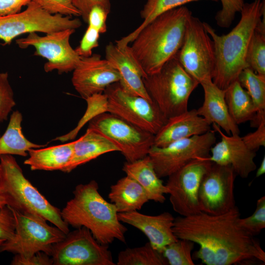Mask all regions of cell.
Returning a JSON list of instances; mask_svg holds the SVG:
<instances>
[{
  "label": "cell",
  "instance_id": "7402d4cb",
  "mask_svg": "<svg viewBox=\"0 0 265 265\" xmlns=\"http://www.w3.org/2000/svg\"><path fill=\"white\" fill-rule=\"evenodd\" d=\"M204 94L203 104L197 110L210 125L214 123L228 135L240 134V130L228 111L225 98V90L216 86L212 80L200 83Z\"/></svg>",
  "mask_w": 265,
  "mask_h": 265
},
{
  "label": "cell",
  "instance_id": "484cf974",
  "mask_svg": "<svg viewBox=\"0 0 265 265\" xmlns=\"http://www.w3.org/2000/svg\"><path fill=\"white\" fill-rule=\"evenodd\" d=\"M108 198L118 213L139 210L149 201L143 187L127 175L110 186Z\"/></svg>",
  "mask_w": 265,
  "mask_h": 265
},
{
  "label": "cell",
  "instance_id": "ba28073f",
  "mask_svg": "<svg viewBox=\"0 0 265 265\" xmlns=\"http://www.w3.org/2000/svg\"><path fill=\"white\" fill-rule=\"evenodd\" d=\"M88 122V128L111 142L128 162L147 156L154 145L153 134L108 112L96 115Z\"/></svg>",
  "mask_w": 265,
  "mask_h": 265
},
{
  "label": "cell",
  "instance_id": "d590c367",
  "mask_svg": "<svg viewBox=\"0 0 265 265\" xmlns=\"http://www.w3.org/2000/svg\"><path fill=\"white\" fill-rule=\"evenodd\" d=\"M14 93L7 72H0V123L7 119L15 106Z\"/></svg>",
  "mask_w": 265,
  "mask_h": 265
},
{
  "label": "cell",
  "instance_id": "8992f818",
  "mask_svg": "<svg viewBox=\"0 0 265 265\" xmlns=\"http://www.w3.org/2000/svg\"><path fill=\"white\" fill-rule=\"evenodd\" d=\"M146 91L167 119L188 110L190 96L199 84L183 68L176 54L157 72L143 78Z\"/></svg>",
  "mask_w": 265,
  "mask_h": 265
},
{
  "label": "cell",
  "instance_id": "83f0119b",
  "mask_svg": "<svg viewBox=\"0 0 265 265\" xmlns=\"http://www.w3.org/2000/svg\"><path fill=\"white\" fill-rule=\"evenodd\" d=\"M225 98L230 116L237 125L251 122L256 115L253 103L238 80L225 90Z\"/></svg>",
  "mask_w": 265,
  "mask_h": 265
},
{
  "label": "cell",
  "instance_id": "44dd1931",
  "mask_svg": "<svg viewBox=\"0 0 265 265\" xmlns=\"http://www.w3.org/2000/svg\"><path fill=\"white\" fill-rule=\"evenodd\" d=\"M211 125L195 109L169 118L154 135V146L164 147L174 142L200 135L211 130Z\"/></svg>",
  "mask_w": 265,
  "mask_h": 265
},
{
  "label": "cell",
  "instance_id": "8d00e7d4",
  "mask_svg": "<svg viewBox=\"0 0 265 265\" xmlns=\"http://www.w3.org/2000/svg\"><path fill=\"white\" fill-rule=\"evenodd\" d=\"M222 8L216 14L215 20L217 25L227 28L232 24L236 15L240 12L244 0H220Z\"/></svg>",
  "mask_w": 265,
  "mask_h": 265
},
{
  "label": "cell",
  "instance_id": "9c48e42d",
  "mask_svg": "<svg viewBox=\"0 0 265 265\" xmlns=\"http://www.w3.org/2000/svg\"><path fill=\"white\" fill-rule=\"evenodd\" d=\"M81 26L79 19L50 14L31 0L23 11L0 16V40L7 44L22 34H47L66 29H76Z\"/></svg>",
  "mask_w": 265,
  "mask_h": 265
},
{
  "label": "cell",
  "instance_id": "60d3db41",
  "mask_svg": "<svg viewBox=\"0 0 265 265\" xmlns=\"http://www.w3.org/2000/svg\"><path fill=\"white\" fill-rule=\"evenodd\" d=\"M110 11L100 5H95L90 10L87 20L89 26H92L100 32L101 34L106 31V20Z\"/></svg>",
  "mask_w": 265,
  "mask_h": 265
},
{
  "label": "cell",
  "instance_id": "5bb4252c",
  "mask_svg": "<svg viewBox=\"0 0 265 265\" xmlns=\"http://www.w3.org/2000/svg\"><path fill=\"white\" fill-rule=\"evenodd\" d=\"M74 29H66L40 36L37 32L28 33L25 38L16 40L21 49L34 48V55L47 60L44 66L46 72L57 71L60 74L73 71L79 64L80 56L70 43Z\"/></svg>",
  "mask_w": 265,
  "mask_h": 265
},
{
  "label": "cell",
  "instance_id": "4dcf8cb0",
  "mask_svg": "<svg viewBox=\"0 0 265 265\" xmlns=\"http://www.w3.org/2000/svg\"><path fill=\"white\" fill-rule=\"evenodd\" d=\"M117 265H167L161 252L154 249L150 242L143 246L128 248L119 252Z\"/></svg>",
  "mask_w": 265,
  "mask_h": 265
},
{
  "label": "cell",
  "instance_id": "52a82bcc",
  "mask_svg": "<svg viewBox=\"0 0 265 265\" xmlns=\"http://www.w3.org/2000/svg\"><path fill=\"white\" fill-rule=\"evenodd\" d=\"M10 209L15 218V233L0 245V252L26 258L43 252L51 256L53 246L63 239L66 234L57 227L49 225L39 215Z\"/></svg>",
  "mask_w": 265,
  "mask_h": 265
},
{
  "label": "cell",
  "instance_id": "f35d334b",
  "mask_svg": "<svg viewBox=\"0 0 265 265\" xmlns=\"http://www.w3.org/2000/svg\"><path fill=\"white\" fill-rule=\"evenodd\" d=\"M100 32L97 28L88 26L79 45L75 49L81 57L89 56L92 54V50L99 46Z\"/></svg>",
  "mask_w": 265,
  "mask_h": 265
},
{
  "label": "cell",
  "instance_id": "6da1fadb",
  "mask_svg": "<svg viewBox=\"0 0 265 265\" xmlns=\"http://www.w3.org/2000/svg\"><path fill=\"white\" fill-rule=\"evenodd\" d=\"M240 217L236 206L220 214L201 212L175 218L173 230L178 239L199 245L194 258L204 264L232 265L252 259L265 263V252L253 236L239 226Z\"/></svg>",
  "mask_w": 265,
  "mask_h": 265
},
{
  "label": "cell",
  "instance_id": "d6986e66",
  "mask_svg": "<svg viewBox=\"0 0 265 265\" xmlns=\"http://www.w3.org/2000/svg\"><path fill=\"white\" fill-rule=\"evenodd\" d=\"M105 59L118 73L119 83L126 92L152 101L143 82L147 75L134 56L130 46H117L112 42L106 45Z\"/></svg>",
  "mask_w": 265,
  "mask_h": 265
},
{
  "label": "cell",
  "instance_id": "ac0fdd59",
  "mask_svg": "<svg viewBox=\"0 0 265 265\" xmlns=\"http://www.w3.org/2000/svg\"><path fill=\"white\" fill-rule=\"evenodd\" d=\"M214 131L220 135L221 140L211 148V155L208 159L213 163L229 165L237 175L246 178L255 171L256 152L249 149L238 134L226 135L216 124H212Z\"/></svg>",
  "mask_w": 265,
  "mask_h": 265
},
{
  "label": "cell",
  "instance_id": "30bf717a",
  "mask_svg": "<svg viewBox=\"0 0 265 265\" xmlns=\"http://www.w3.org/2000/svg\"><path fill=\"white\" fill-rule=\"evenodd\" d=\"M177 57L185 70L199 84L212 80L215 56L212 40L202 22L191 15Z\"/></svg>",
  "mask_w": 265,
  "mask_h": 265
},
{
  "label": "cell",
  "instance_id": "e575fe53",
  "mask_svg": "<svg viewBox=\"0 0 265 265\" xmlns=\"http://www.w3.org/2000/svg\"><path fill=\"white\" fill-rule=\"evenodd\" d=\"M239 226L252 236L258 234L265 228V196H262L257 201L254 212L246 218L240 217Z\"/></svg>",
  "mask_w": 265,
  "mask_h": 265
},
{
  "label": "cell",
  "instance_id": "f6af8a7d",
  "mask_svg": "<svg viewBox=\"0 0 265 265\" xmlns=\"http://www.w3.org/2000/svg\"><path fill=\"white\" fill-rule=\"evenodd\" d=\"M32 0H0V16H5L20 12Z\"/></svg>",
  "mask_w": 265,
  "mask_h": 265
},
{
  "label": "cell",
  "instance_id": "603a6c76",
  "mask_svg": "<svg viewBox=\"0 0 265 265\" xmlns=\"http://www.w3.org/2000/svg\"><path fill=\"white\" fill-rule=\"evenodd\" d=\"M122 170L144 189L150 200L163 203L169 190L157 175L148 155L132 162L126 161Z\"/></svg>",
  "mask_w": 265,
  "mask_h": 265
},
{
  "label": "cell",
  "instance_id": "7a4b0ae2",
  "mask_svg": "<svg viewBox=\"0 0 265 265\" xmlns=\"http://www.w3.org/2000/svg\"><path fill=\"white\" fill-rule=\"evenodd\" d=\"M191 12L183 5L157 16L135 35L130 46L146 75L159 71L180 50Z\"/></svg>",
  "mask_w": 265,
  "mask_h": 265
},
{
  "label": "cell",
  "instance_id": "5b68a950",
  "mask_svg": "<svg viewBox=\"0 0 265 265\" xmlns=\"http://www.w3.org/2000/svg\"><path fill=\"white\" fill-rule=\"evenodd\" d=\"M0 190L10 208L39 215L66 234L70 232L61 210L50 203L26 178L12 155L0 156Z\"/></svg>",
  "mask_w": 265,
  "mask_h": 265
},
{
  "label": "cell",
  "instance_id": "277c9868",
  "mask_svg": "<svg viewBox=\"0 0 265 265\" xmlns=\"http://www.w3.org/2000/svg\"><path fill=\"white\" fill-rule=\"evenodd\" d=\"M73 193V197L61 210V217L69 226L87 228L103 245H108L115 239L126 243L127 229L119 220L114 204L100 194L96 181L79 184Z\"/></svg>",
  "mask_w": 265,
  "mask_h": 265
},
{
  "label": "cell",
  "instance_id": "2e32d148",
  "mask_svg": "<svg viewBox=\"0 0 265 265\" xmlns=\"http://www.w3.org/2000/svg\"><path fill=\"white\" fill-rule=\"evenodd\" d=\"M236 176L231 166L212 163L203 177L199 188L201 212L217 215L236 206L234 189Z\"/></svg>",
  "mask_w": 265,
  "mask_h": 265
},
{
  "label": "cell",
  "instance_id": "ffe728a7",
  "mask_svg": "<svg viewBox=\"0 0 265 265\" xmlns=\"http://www.w3.org/2000/svg\"><path fill=\"white\" fill-rule=\"evenodd\" d=\"M118 217L122 223L141 231L152 246L160 252H162L166 246L178 239L173 230L175 218L168 212L149 215L135 211L118 213Z\"/></svg>",
  "mask_w": 265,
  "mask_h": 265
},
{
  "label": "cell",
  "instance_id": "4316f807",
  "mask_svg": "<svg viewBox=\"0 0 265 265\" xmlns=\"http://www.w3.org/2000/svg\"><path fill=\"white\" fill-rule=\"evenodd\" d=\"M22 114L19 110H15L11 114L6 130L3 135L0 136V156L10 155L26 157L29 150L46 146L32 143L24 136L22 132Z\"/></svg>",
  "mask_w": 265,
  "mask_h": 265
},
{
  "label": "cell",
  "instance_id": "7bdbcfd3",
  "mask_svg": "<svg viewBox=\"0 0 265 265\" xmlns=\"http://www.w3.org/2000/svg\"><path fill=\"white\" fill-rule=\"evenodd\" d=\"M11 265H52L51 256L43 252H38L28 257H23L17 254L13 258Z\"/></svg>",
  "mask_w": 265,
  "mask_h": 265
},
{
  "label": "cell",
  "instance_id": "8fae6325",
  "mask_svg": "<svg viewBox=\"0 0 265 265\" xmlns=\"http://www.w3.org/2000/svg\"><path fill=\"white\" fill-rule=\"evenodd\" d=\"M104 93L107 112L154 135L167 120L153 101L126 92L118 82L109 85Z\"/></svg>",
  "mask_w": 265,
  "mask_h": 265
},
{
  "label": "cell",
  "instance_id": "f546056e",
  "mask_svg": "<svg viewBox=\"0 0 265 265\" xmlns=\"http://www.w3.org/2000/svg\"><path fill=\"white\" fill-rule=\"evenodd\" d=\"M203 0H147L140 11L143 22L133 31L115 41L119 47H124L131 44L137 33L144 26L161 14L185 4ZM217 1L218 0H208Z\"/></svg>",
  "mask_w": 265,
  "mask_h": 265
},
{
  "label": "cell",
  "instance_id": "d6a6232c",
  "mask_svg": "<svg viewBox=\"0 0 265 265\" xmlns=\"http://www.w3.org/2000/svg\"><path fill=\"white\" fill-rule=\"evenodd\" d=\"M85 100L87 104V109L77 127L66 134L57 137L54 140L63 142L74 139L80 130L87 122L96 115L107 111V99L104 93L93 95Z\"/></svg>",
  "mask_w": 265,
  "mask_h": 265
},
{
  "label": "cell",
  "instance_id": "9a60e30c",
  "mask_svg": "<svg viewBox=\"0 0 265 265\" xmlns=\"http://www.w3.org/2000/svg\"><path fill=\"white\" fill-rule=\"evenodd\" d=\"M207 158L191 160L169 176L166 186L173 210L182 216L201 212L198 191L201 180L212 164Z\"/></svg>",
  "mask_w": 265,
  "mask_h": 265
},
{
  "label": "cell",
  "instance_id": "1f68e13d",
  "mask_svg": "<svg viewBox=\"0 0 265 265\" xmlns=\"http://www.w3.org/2000/svg\"><path fill=\"white\" fill-rule=\"evenodd\" d=\"M246 62L248 67L265 77V16L259 22L251 37Z\"/></svg>",
  "mask_w": 265,
  "mask_h": 265
},
{
  "label": "cell",
  "instance_id": "836d02e7",
  "mask_svg": "<svg viewBox=\"0 0 265 265\" xmlns=\"http://www.w3.org/2000/svg\"><path fill=\"white\" fill-rule=\"evenodd\" d=\"M194 243L186 239H178L164 248L162 253L170 265H194L192 255Z\"/></svg>",
  "mask_w": 265,
  "mask_h": 265
},
{
  "label": "cell",
  "instance_id": "b9f144b4",
  "mask_svg": "<svg viewBox=\"0 0 265 265\" xmlns=\"http://www.w3.org/2000/svg\"><path fill=\"white\" fill-rule=\"evenodd\" d=\"M246 146L251 150L256 152L261 147L265 146V118L263 119L257 129L241 137Z\"/></svg>",
  "mask_w": 265,
  "mask_h": 265
},
{
  "label": "cell",
  "instance_id": "3957f363",
  "mask_svg": "<svg viewBox=\"0 0 265 265\" xmlns=\"http://www.w3.org/2000/svg\"><path fill=\"white\" fill-rule=\"evenodd\" d=\"M238 24L226 34L219 35L209 24L203 22L214 47L215 62L212 81L225 90L238 80L240 72L248 66L246 56L255 29L265 14V0L244 3Z\"/></svg>",
  "mask_w": 265,
  "mask_h": 265
},
{
  "label": "cell",
  "instance_id": "4fadbf2b",
  "mask_svg": "<svg viewBox=\"0 0 265 265\" xmlns=\"http://www.w3.org/2000/svg\"><path fill=\"white\" fill-rule=\"evenodd\" d=\"M54 265H115L108 245L100 243L87 228L69 232L53 246Z\"/></svg>",
  "mask_w": 265,
  "mask_h": 265
},
{
  "label": "cell",
  "instance_id": "7c38bea8",
  "mask_svg": "<svg viewBox=\"0 0 265 265\" xmlns=\"http://www.w3.org/2000/svg\"><path fill=\"white\" fill-rule=\"evenodd\" d=\"M215 132L211 130L164 147L153 145L148 155L158 177H168L193 159L209 157L211 147L216 143Z\"/></svg>",
  "mask_w": 265,
  "mask_h": 265
},
{
  "label": "cell",
  "instance_id": "e0dca14e",
  "mask_svg": "<svg viewBox=\"0 0 265 265\" xmlns=\"http://www.w3.org/2000/svg\"><path fill=\"white\" fill-rule=\"evenodd\" d=\"M118 72L99 54L81 57L73 71L72 84L80 96L86 99L97 94L103 93L110 84L119 82Z\"/></svg>",
  "mask_w": 265,
  "mask_h": 265
},
{
  "label": "cell",
  "instance_id": "bcb514c9",
  "mask_svg": "<svg viewBox=\"0 0 265 265\" xmlns=\"http://www.w3.org/2000/svg\"><path fill=\"white\" fill-rule=\"evenodd\" d=\"M265 173V157L264 156L259 167L257 169L256 177L258 178L264 174Z\"/></svg>",
  "mask_w": 265,
  "mask_h": 265
},
{
  "label": "cell",
  "instance_id": "74e56055",
  "mask_svg": "<svg viewBox=\"0 0 265 265\" xmlns=\"http://www.w3.org/2000/svg\"><path fill=\"white\" fill-rule=\"evenodd\" d=\"M52 14L80 16V13L71 0H32Z\"/></svg>",
  "mask_w": 265,
  "mask_h": 265
},
{
  "label": "cell",
  "instance_id": "f1b7e54d",
  "mask_svg": "<svg viewBox=\"0 0 265 265\" xmlns=\"http://www.w3.org/2000/svg\"><path fill=\"white\" fill-rule=\"evenodd\" d=\"M238 81L250 96L256 110L251 127L257 128L265 118V77L247 67L239 74Z\"/></svg>",
  "mask_w": 265,
  "mask_h": 265
},
{
  "label": "cell",
  "instance_id": "ee69618b",
  "mask_svg": "<svg viewBox=\"0 0 265 265\" xmlns=\"http://www.w3.org/2000/svg\"><path fill=\"white\" fill-rule=\"evenodd\" d=\"M74 6L79 10L83 21L87 23L89 13L95 5H100L110 11V0H71Z\"/></svg>",
  "mask_w": 265,
  "mask_h": 265
},
{
  "label": "cell",
  "instance_id": "d4e9b609",
  "mask_svg": "<svg viewBox=\"0 0 265 265\" xmlns=\"http://www.w3.org/2000/svg\"><path fill=\"white\" fill-rule=\"evenodd\" d=\"M75 141L48 148L31 149L24 161L31 170L62 171L71 159Z\"/></svg>",
  "mask_w": 265,
  "mask_h": 265
},
{
  "label": "cell",
  "instance_id": "ab89813d",
  "mask_svg": "<svg viewBox=\"0 0 265 265\" xmlns=\"http://www.w3.org/2000/svg\"><path fill=\"white\" fill-rule=\"evenodd\" d=\"M15 230V218L7 205L0 209V239L6 240L14 235Z\"/></svg>",
  "mask_w": 265,
  "mask_h": 265
},
{
  "label": "cell",
  "instance_id": "cb8c5ba5",
  "mask_svg": "<svg viewBox=\"0 0 265 265\" xmlns=\"http://www.w3.org/2000/svg\"><path fill=\"white\" fill-rule=\"evenodd\" d=\"M116 151L119 152V149L111 142L87 128L85 134L75 141L72 157L62 172L70 173L79 166L103 154Z\"/></svg>",
  "mask_w": 265,
  "mask_h": 265
},
{
  "label": "cell",
  "instance_id": "7dc6e473",
  "mask_svg": "<svg viewBox=\"0 0 265 265\" xmlns=\"http://www.w3.org/2000/svg\"><path fill=\"white\" fill-rule=\"evenodd\" d=\"M7 205L6 200L5 198L0 190V209Z\"/></svg>",
  "mask_w": 265,
  "mask_h": 265
},
{
  "label": "cell",
  "instance_id": "681fc988",
  "mask_svg": "<svg viewBox=\"0 0 265 265\" xmlns=\"http://www.w3.org/2000/svg\"></svg>",
  "mask_w": 265,
  "mask_h": 265
},
{
  "label": "cell",
  "instance_id": "c3c4849f",
  "mask_svg": "<svg viewBox=\"0 0 265 265\" xmlns=\"http://www.w3.org/2000/svg\"><path fill=\"white\" fill-rule=\"evenodd\" d=\"M4 240L0 239V245L4 241Z\"/></svg>",
  "mask_w": 265,
  "mask_h": 265
}]
</instances>
